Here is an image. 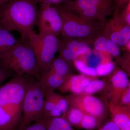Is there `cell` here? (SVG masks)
I'll use <instances>...</instances> for the list:
<instances>
[{"instance_id": "obj_1", "label": "cell", "mask_w": 130, "mask_h": 130, "mask_svg": "<svg viewBox=\"0 0 130 130\" xmlns=\"http://www.w3.org/2000/svg\"><path fill=\"white\" fill-rule=\"evenodd\" d=\"M37 5L35 0H9L0 6V26L9 31H17L22 42H26L36 25Z\"/></svg>"}, {"instance_id": "obj_2", "label": "cell", "mask_w": 130, "mask_h": 130, "mask_svg": "<svg viewBox=\"0 0 130 130\" xmlns=\"http://www.w3.org/2000/svg\"><path fill=\"white\" fill-rule=\"evenodd\" d=\"M0 67L16 75L33 77L38 80L41 76L35 53L26 43L19 42L0 55Z\"/></svg>"}, {"instance_id": "obj_3", "label": "cell", "mask_w": 130, "mask_h": 130, "mask_svg": "<svg viewBox=\"0 0 130 130\" xmlns=\"http://www.w3.org/2000/svg\"><path fill=\"white\" fill-rule=\"evenodd\" d=\"M53 6L56 8L61 18V34L63 37L92 40L104 31L105 22L88 21L60 5Z\"/></svg>"}, {"instance_id": "obj_4", "label": "cell", "mask_w": 130, "mask_h": 130, "mask_svg": "<svg viewBox=\"0 0 130 130\" xmlns=\"http://www.w3.org/2000/svg\"><path fill=\"white\" fill-rule=\"evenodd\" d=\"M59 5L90 21L105 22L115 9L113 0H69Z\"/></svg>"}, {"instance_id": "obj_5", "label": "cell", "mask_w": 130, "mask_h": 130, "mask_svg": "<svg viewBox=\"0 0 130 130\" xmlns=\"http://www.w3.org/2000/svg\"><path fill=\"white\" fill-rule=\"evenodd\" d=\"M35 53L41 76L49 70L55 55L58 51L59 40L52 35L38 34L31 32L26 42Z\"/></svg>"}, {"instance_id": "obj_6", "label": "cell", "mask_w": 130, "mask_h": 130, "mask_svg": "<svg viewBox=\"0 0 130 130\" xmlns=\"http://www.w3.org/2000/svg\"><path fill=\"white\" fill-rule=\"evenodd\" d=\"M44 101V94L38 80L30 77L24 98L22 118L19 125H28L32 122L42 121Z\"/></svg>"}, {"instance_id": "obj_7", "label": "cell", "mask_w": 130, "mask_h": 130, "mask_svg": "<svg viewBox=\"0 0 130 130\" xmlns=\"http://www.w3.org/2000/svg\"><path fill=\"white\" fill-rule=\"evenodd\" d=\"M29 77L15 74L9 82L0 87V106L10 111L22 115Z\"/></svg>"}, {"instance_id": "obj_8", "label": "cell", "mask_w": 130, "mask_h": 130, "mask_svg": "<svg viewBox=\"0 0 130 130\" xmlns=\"http://www.w3.org/2000/svg\"><path fill=\"white\" fill-rule=\"evenodd\" d=\"M36 25L41 35H60L62 20L56 8L48 3L40 4Z\"/></svg>"}, {"instance_id": "obj_9", "label": "cell", "mask_w": 130, "mask_h": 130, "mask_svg": "<svg viewBox=\"0 0 130 130\" xmlns=\"http://www.w3.org/2000/svg\"><path fill=\"white\" fill-rule=\"evenodd\" d=\"M69 106L77 108L85 114L94 116L101 120L105 115L106 108L101 101L84 93L72 94L65 97Z\"/></svg>"}, {"instance_id": "obj_10", "label": "cell", "mask_w": 130, "mask_h": 130, "mask_svg": "<svg viewBox=\"0 0 130 130\" xmlns=\"http://www.w3.org/2000/svg\"><path fill=\"white\" fill-rule=\"evenodd\" d=\"M104 32L108 38L119 46H125L130 42V25L122 21L119 14L113 13V18L105 23Z\"/></svg>"}, {"instance_id": "obj_11", "label": "cell", "mask_w": 130, "mask_h": 130, "mask_svg": "<svg viewBox=\"0 0 130 130\" xmlns=\"http://www.w3.org/2000/svg\"><path fill=\"white\" fill-rule=\"evenodd\" d=\"M129 84L126 73L121 70L115 72L110 77L108 85L109 102L119 105L122 93Z\"/></svg>"}, {"instance_id": "obj_12", "label": "cell", "mask_w": 130, "mask_h": 130, "mask_svg": "<svg viewBox=\"0 0 130 130\" xmlns=\"http://www.w3.org/2000/svg\"><path fill=\"white\" fill-rule=\"evenodd\" d=\"M92 79L81 75H70L65 78L62 84L58 88L61 92H70L73 94L84 93Z\"/></svg>"}, {"instance_id": "obj_13", "label": "cell", "mask_w": 130, "mask_h": 130, "mask_svg": "<svg viewBox=\"0 0 130 130\" xmlns=\"http://www.w3.org/2000/svg\"><path fill=\"white\" fill-rule=\"evenodd\" d=\"M112 120L121 130H130V106L109 102L108 105Z\"/></svg>"}, {"instance_id": "obj_14", "label": "cell", "mask_w": 130, "mask_h": 130, "mask_svg": "<svg viewBox=\"0 0 130 130\" xmlns=\"http://www.w3.org/2000/svg\"><path fill=\"white\" fill-rule=\"evenodd\" d=\"M65 78L51 70L43 73L38 80L39 84L44 94L49 91H54L63 83Z\"/></svg>"}, {"instance_id": "obj_15", "label": "cell", "mask_w": 130, "mask_h": 130, "mask_svg": "<svg viewBox=\"0 0 130 130\" xmlns=\"http://www.w3.org/2000/svg\"><path fill=\"white\" fill-rule=\"evenodd\" d=\"M62 37L61 40H59V44L69 49L78 57L90 51V46L88 43L72 40L70 38Z\"/></svg>"}, {"instance_id": "obj_16", "label": "cell", "mask_w": 130, "mask_h": 130, "mask_svg": "<svg viewBox=\"0 0 130 130\" xmlns=\"http://www.w3.org/2000/svg\"><path fill=\"white\" fill-rule=\"evenodd\" d=\"M21 119L6 111L0 106V130H13Z\"/></svg>"}, {"instance_id": "obj_17", "label": "cell", "mask_w": 130, "mask_h": 130, "mask_svg": "<svg viewBox=\"0 0 130 130\" xmlns=\"http://www.w3.org/2000/svg\"><path fill=\"white\" fill-rule=\"evenodd\" d=\"M46 130H75L62 117H50L41 121Z\"/></svg>"}, {"instance_id": "obj_18", "label": "cell", "mask_w": 130, "mask_h": 130, "mask_svg": "<svg viewBox=\"0 0 130 130\" xmlns=\"http://www.w3.org/2000/svg\"><path fill=\"white\" fill-rule=\"evenodd\" d=\"M19 42L11 31L0 26V55Z\"/></svg>"}, {"instance_id": "obj_19", "label": "cell", "mask_w": 130, "mask_h": 130, "mask_svg": "<svg viewBox=\"0 0 130 130\" xmlns=\"http://www.w3.org/2000/svg\"><path fill=\"white\" fill-rule=\"evenodd\" d=\"M49 70L61 75L64 78L71 75L70 63L59 56L54 59Z\"/></svg>"}, {"instance_id": "obj_20", "label": "cell", "mask_w": 130, "mask_h": 130, "mask_svg": "<svg viewBox=\"0 0 130 130\" xmlns=\"http://www.w3.org/2000/svg\"><path fill=\"white\" fill-rule=\"evenodd\" d=\"M84 115V113L80 109L68 106L66 112L61 117L64 119L70 125L78 127Z\"/></svg>"}, {"instance_id": "obj_21", "label": "cell", "mask_w": 130, "mask_h": 130, "mask_svg": "<svg viewBox=\"0 0 130 130\" xmlns=\"http://www.w3.org/2000/svg\"><path fill=\"white\" fill-rule=\"evenodd\" d=\"M100 121L94 116L84 114L78 127L88 130L94 129L100 125Z\"/></svg>"}, {"instance_id": "obj_22", "label": "cell", "mask_w": 130, "mask_h": 130, "mask_svg": "<svg viewBox=\"0 0 130 130\" xmlns=\"http://www.w3.org/2000/svg\"><path fill=\"white\" fill-rule=\"evenodd\" d=\"M86 54L84 63L88 66L96 68L101 64L107 62L103 61L104 60L103 57L97 53L89 52Z\"/></svg>"}, {"instance_id": "obj_23", "label": "cell", "mask_w": 130, "mask_h": 130, "mask_svg": "<svg viewBox=\"0 0 130 130\" xmlns=\"http://www.w3.org/2000/svg\"><path fill=\"white\" fill-rule=\"evenodd\" d=\"M74 64L77 69L83 74L91 76H97L95 68L88 66L83 60L76 59L74 61Z\"/></svg>"}, {"instance_id": "obj_24", "label": "cell", "mask_w": 130, "mask_h": 130, "mask_svg": "<svg viewBox=\"0 0 130 130\" xmlns=\"http://www.w3.org/2000/svg\"><path fill=\"white\" fill-rule=\"evenodd\" d=\"M106 85L105 82L103 80L94 79L91 80L85 89L84 93L91 94L100 91L104 88Z\"/></svg>"}, {"instance_id": "obj_25", "label": "cell", "mask_w": 130, "mask_h": 130, "mask_svg": "<svg viewBox=\"0 0 130 130\" xmlns=\"http://www.w3.org/2000/svg\"><path fill=\"white\" fill-rule=\"evenodd\" d=\"M115 68L114 63L112 61H108L101 64L96 68L97 76H104L111 73Z\"/></svg>"}, {"instance_id": "obj_26", "label": "cell", "mask_w": 130, "mask_h": 130, "mask_svg": "<svg viewBox=\"0 0 130 130\" xmlns=\"http://www.w3.org/2000/svg\"><path fill=\"white\" fill-rule=\"evenodd\" d=\"M108 38L104 32L100 33L96 38L95 41L94 43V46L95 48L97 51L107 52Z\"/></svg>"}, {"instance_id": "obj_27", "label": "cell", "mask_w": 130, "mask_h": 130, "mask_svg": "<svg viewBox=\"0 0 130 130\" xmlns=\"http://www.w3.org/2000/svg\"><path fill=\"white\" fill-rule=\"evenodd\" d=\"M119 17L124 23L130 25V1L123 8L119 14Z\"/></svg>"}, {"instance_id": "obj_28", "label": "cell", "mask_w": 130, "mask_h": 130, "mask_svg": "<svg viewBox=\"0 0 130 130\" xmlns=\"http://www.w3.org/2000/svg\"><path fill=\"white\" fill-rule=\"evenodd\" d=\"M107 52L115 57H118L120 54L119 46L109 38L107 41Z\"/></svg>"}, {"instance_id": "obj_29", "label": "cell", "mask_w": 130, "mask_h": 130, "mask_svg": "<svg viewBox=\"0 0 130 130\" xmlns=\"http://www.w3.org/2000/svg\"><path fill=\"white\" fill-rule=\"evenodd\" d=\"M13 130H46L41 122H36L33 124L23 126L18 125Z\"/></svg>"}, {"instance_id": "obj_30", "label": "cell", "mask_w": 130, "mask_h": 130, "mask_svg": "<svg viewBox=\"0 0 130 130\" xmlns=\"http://www.w3.org/2000/svg\"><path fill=\"white\" fill-rule=\"evenodd\" d=\"M119 105L120 106H130V84L122 93Z\"/></svg>"}, {"instance_id": "obj_31", "label": "cell", "mask_w": 130, "mask_h": 130, "mask_svg": "<svg viewBox=\"0 0 130 130\" xmlns=\"http://www.w3.org/2000/svg\"><path fill=\"white\" fill-rule=\"evenodd\" d=\"M115 9L113 13L119 14L124 7L130 0H113Z\"/></svg>"}, {"instance_id": "obj_32", "label": "cell", "mask_w": 130, "mask_h": 130, "mask_svg": "<svg viewBox=\"0 0 130 130\" xmlns=\"http://www.w3.org/2000/svg\"><path fill=\"white\" fill-rule=\"evenodd\" d=\"M38 4L48 3L52 6L62 5L69 0H35Z\"/></svg>"}, {"instance_id": "obj_33", "label": "cell", "mask_w": 130, "mask_h": 130, "mask_svg": "<svg viewBox=\"0 0 130 130\" xmlns=\"http://www.w3.org/2000/svg\"><path fill=\"white\" fill-rule=\"evenodd\" d=\"M98 130H121L113 121L111 120L104 124Z\"/></svg>"}, {"instance_id": "obj_34", "label": "cell", "mask_w": 130, "mask_h": 130, "mask_svg": "<svg viewBox=\"0 0 130 130\" xmlns=\"http://www.w3.org/2000/svg\"><path fill=\"white\" fill-rule=\"evenodd\" d=\"M9 73L10 72L0 67V83L6 78L7 76L9 75Z\"/></svg>"}, {"instance_id": "obj_35", "label": "cell", "mask_w": 130, "mask_h": 130, "mask_svg": "<svg viewBox=\"0 0 130 130\" xmlns=\"http://www.w3.org/2000/svg\"><path fill=\"white\" fill-rule=\"evenodd\" d=\"M9 0H0V6L4 5Z\"/></svg>"}]
</instances>
